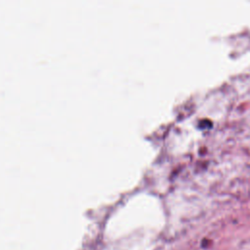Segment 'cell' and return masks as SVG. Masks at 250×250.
<instances>
[{
  "instance_id": "cell-1",
  "label": "cell",
  "mask_w": 250,
  "mask_h": 250,
  "mask_svg": "<svg viewBox=\"0 0 250 250\" xmlns=\"http://www.w3.org/2000/svg\"><path fill=\"white\" fill-rule=\"evenodd\" d=\"M208 243H210V242H209V240H207V239H204V240L202 241L201 245H202V247H206V245H207Z\"/></svg>"
}]
</instances>
